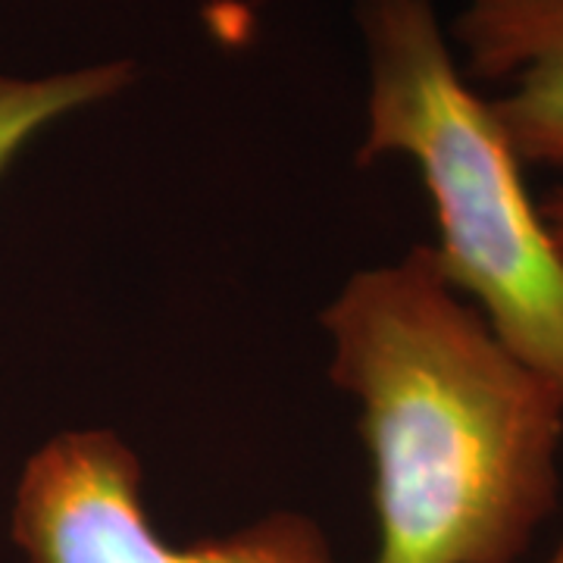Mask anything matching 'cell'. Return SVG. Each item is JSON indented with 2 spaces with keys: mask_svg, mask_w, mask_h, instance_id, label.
<instances>
[{
  "mask_svg": "<svg viewBox=\"0 0 563 563\" xmlns=\"http://www.w3.org/2000/svg\"><path fill=\"white\" fill-rule=\"evenodd\" d=\"M361 404L369 563H517L561 495L563 395L448 288L429 247L351 276L322 313Z\"/></svg>",
  "mask_w": 563,
  "mask_h": 563,
  "instance_id": "6da1fadb",
  "label": "cell"
},
{
  "mask_svg": "<svg viewBox=\"0 0 563 563\" xmlns=\"http://www.w3.org/2000/svg\"><path fill=\"white\" fill-rule=\"evenodd\" d=\"M539 207H542V217L548 222V229H551V235H554V242L563 251V185L554 188Z\"/></svg>",
  "mask_w": 563,
  "mask_h": 563,
  "instance_id": "8992f818",
  "label": "cell"
},
{
  "mask_svg": "<svg viewBox=\"0 0 563 563\" xmlns=\"http://www.w3.org/2000/svg\"><path fill=\"white\" fill-rule=\"evenodd\" d=\"M135 81L129 60L98 63L54 76H0V173L29 141L63 117L110 101Z\"/></svg>",
  "mask_w": 563,
  "mask_h": 563,
  "instance_id": "5b68a950",
  "label": "cell"
},
{
  "mask_svg": "<svg viewBox=\"0 0 563 563\" xmlns=\"http://www.w3.org/2000/svg\"><path fill=\"white\" fill-rule=\"evenodd\" d=\"M369 54L357 163L407 157L435 210L442 279L563 395V251L488 101L463 79L432 0H363Z\"/></svg>",
  "mask_w": 563,
  "mask_h": 563,
  "instance_id": "7a4b0ae2",
  "label": "cell"
},
{
  "mask_svg": "<svg viewBox=\"0 0 563 563\" xmlns=\"http://www.w3.org/2000/svg\"><path fill=\"white\" fill-rule=\"evenodd\" d=\"M544 563H563V536H561V542H558V548L551 551V558Z\"/></svg>",
  "mask_w": 563,
  "mask_h": 563,
  "instance_id": "52a82bcc",
  "label": "cell"
},
{
  "mask_svg": "<svg viewBox=\"0 0 563 563\" xmlns=\"http://www.w3.org/2000/svg\"><path fill=\"white\" fill-rule=\"evenodd\" d=\"M454 41L473 79L504 85L488 107L520 163L563 169V0H470Z\"/></svg>",
  "mask_w": 563,
  "mask_h": 563,
  "instance_id": "277c9868",
  "label": "cell"
},
{
  "mask_svg": "<svg viewBox=\"0 0 563 563\" xmlns=\"http://www.w3.org/2000/svg\"><path fill=\"white\" fill-rule=\"evenodd\" d=\"M139 454L110 429H69L22 466L10 532L25 563H342L320 526L276 510L220 539L173 544L141 498Z\"/></svg>",
  "mask_w": 563,
  "mask_h": 563,
  "instance_id": "3957f363",
  "label": "cell"
}]
</instances>
